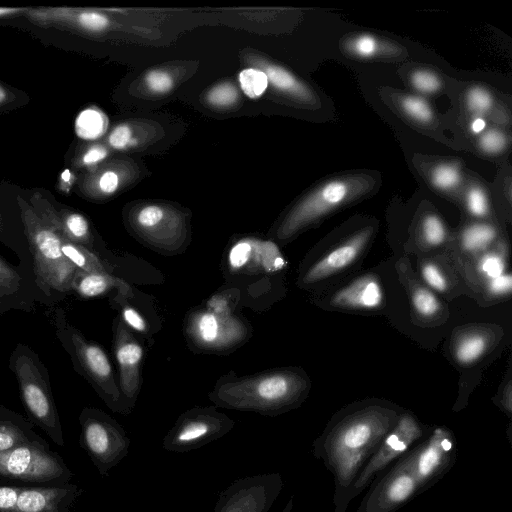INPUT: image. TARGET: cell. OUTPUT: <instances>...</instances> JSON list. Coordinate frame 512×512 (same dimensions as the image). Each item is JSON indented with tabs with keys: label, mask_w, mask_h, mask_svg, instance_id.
I'll return each mask as SVG.
<instances>
[{
	"label": "cell",
	"mask_w": 512,
	"mask_h": 512,
	"mask_svg": "<svg viewBox=\"0 0 512 512\" xmlns=\"http://www.w3.org/2000/svg\"><path fill=\"white\" fill-rule=\"evenodd\" d=\"M402 412L387 403H364L335 415L314 440L313 456L334 477V512Z\"/></svg>",
	"instance_id": "obj_1"
},
{
	"label": "cell",
	"mask_w": 512,
	"mask_h": 512,
	"mask_svg": "<svg viewBox=\"0 0 512 512\" xmlns=\"http://www.w3.org/2000/svg\"><path fill=\"white\" fill-rule=\"evenodd\" d=\"M301 380L286 370L223 380L210 399L223 408L276 416L297 407L303 400L306 386Z\"/></svg>",
	"instance_id": "obj_2"
},
{
	"label": "cell",
	"mask_w": 512,
	"mask_h": 512,
	"mask_svg": "<svg viewBox=\"0 0 512 512\" xmlns=\"http://www.w3.org/2000/svg\"><path fill=\"white\" fill-rule=\"evenodd\" d=\"M10 367L15 373L24 407L31 419L54 443L64 446L57 409L34 353L26 346L18 345L10 358Z\"/></svg>",
	"instance_id": "obj_3"
},
{
	"label": "cell",
	"mask_w": 512,
	"mask_h": 512,
	"mask_svg": "<svg viewBox=\"0 0 512 512\" xmlns=\"http://www.w3.org/2000/svg\"><path fill=\"white\" fill-rule=\"evenodd\" d=\"M368 188V180L360 178L359 175L327 180L292 207L277 229V238L280 240L291 238L302 229L364 193Z\"/></svg>",
	"instance_id": "obj_4"
},
{
	"label": "cell",
	"mask_w": 512,
	"mask_h": 512,
	"mask_svg": "<svg viewBox=\"0 0 512 512\" xmlns=\"http://www.w3.org/2000/svg\"><path fill=\"white\" fill-rule=\"evenodd\" d=\"M432 427L422 424L409 411H403L394 427L386 434L378 449L369 458L357 478L345 493L338 512H346L350 502L392 463L422 441Z\"/></svg>",
	"instance_id": "obj_5"
},
{
	"label": "cell",
	"mask_w": 512,
	"mask_h": 512,
	"mask_svg": "<svg viewBox=\"0 0 512 512\" xmlns=\"http://www.w3.org/2000/svg\"><path fill=\"white\" fill-rule=\"evenodd\" d=\"M79 420L81 445L99 474L107 476L127 456L131 440L124 428L101 410L84 409Z\"/></svg>",
	"instance_id": "obj_6"
},
{
	"label": "cell",
	"mask_w": 512,
	"mask_h": 512,
	"mask_svg": "<svg viewBox=\"0 0 512 512\" xmlns=\"http://www.w3.org/2000/svg\"><path fill=\"white\" fill-rule=\"evenodd\" d=\"M73 473L49 446L27 444L0 452V477L50 486L68 484Z\"/></svg>",
	"instance_id": "obj_7"
},
{
	"label": "cell",
	"mask_w": 512,
	"mask_h": 512,
	"mask_svg": "<svg viewBox=\"0 0 512 512\" xmlns=\"http://www.w3.org/2000/svg\"><path fill=\"white\" fill-rule=\"evenodd\" d=\"M58 336L107 405L114 411L124 413L121 393L115 384L111 363L103 349L87 341L75 328L59 321Z\"/></svg>",
	"instance_id": "obj_8"
},
{
	"label": "cell",
	"mask_w": 512,
	"mask_h": 512,
	"mask_svg": "<svg viewBox=\"0 0 512 512\" xmlns=\"http://www.w3.org/2000/svg\"><path fill=\"white\" fill-rule=\"evenodd\" d=\"M457 456L456 437L453 431L445 426L432 427L429 434L405 454L417 481L419 495L450 471Z\"/></svg>",
	"instance_id": "obj_9"
},
{
	"label": "cell",
	"mask_w": 512,
	"mask_h": 512,
	"mask_svg": "<svg viewBox=\"0 0 512 512\" xmlns=\"http://www.w3.org/2000/svg\"><path fill=\"white\" fill-rule=\"evenodd\" d=\"M235 422L214 407H194L181 414L162 441L165 451L197 450L229 433Z\"/></svg>",
	"instance_id": "obj_10"
},
{
	"label": "cell",
	"mask_w": 512,
	"mask_h": 512,
	"mask_svg": "<svg viewBox=\"0 0 512 512\" xmlns=\"http://www.w3.org/2000/svg\"><path fill=\"white\" fill-rule=\"evenodd\" d=\"M283 486L278 472L239 478L219 493L214 512H269Z\"/></svg>",
	"instance_id": "obj_11"
},
{
	"label": "cell",
	"mask_w": 512,
	"mask_h": 512,
	"mask_svg": "<svg viewBox=\"0 0 512 512\" xmlns=\"http://www.w3.org/2000/svg\"><path fill=\"white\" fill-rule=\"evenodd\" d=\"M418 495L417 481L403 455L371 482L354 512H396Z\"/></svg>",
	"instance_id": "obj_12"
},
{
	"label": "cell",
	"mask_w": 512,
	"mask_h": 512,
	"mask_svg": "<svg viewBox=\"0 0 512 512\" xmlns=\"http://www.w3.org/2000/svg\"><path fill=\"white\" fill-rule=\"evenodd\" d=\"M29 241L40 283L58 291L70 289L77 269L61 251V236L52 228L37 226L30 230Z\"/></svg>",
	"instance_id": "obj_13"
},
{
	"label": "cell",
	"mask_w": 512,
	"mask_h": 512,
	"mask_svg": "<svg viewBox=\"0 0 512 512\" xmlns=\"http://www.w3.org/2000/svg\"><path fill=\"white\" fill-rule=\"evenodd\" d=\"M132 224L147 241L168 246L179 238L182 228L180 215L159 204H145L137 208Z\"/></svg>",
	"instance_id": "obj_14"
},
{
	"label": "cell",
	"mask_w": 512,
	"mask_h": 512,
	"mask_svg": "<svg viewBox=\"0 0 512 512\" xmlns=\"http://www.w3.org/2000/svg\"><path fill=\"white\" fill-rule=\"evenodd\" d=\"M82 490L73 484L22 487L8 512H70Z\"/></svg>",
	"instance_id": "obj_15"
},
{
	"label": "cell",
	"mask_w": 512,
	"mask_h": 512,
	"mask_svg": "<svg viewBox=\"0 0 512 512\" xmlns=\"http://www.w3.org/2000/svg\"><path fill=\"white\" fill-rule=\"evenodd\" d=\"M115 356L120 371V391L125 398L124 405L128 413L140 388L143 349L121 323L117 329Z\"/></svg>",
	"instance_id": "obj_16"
},
{
	"label": "cell",
	"mask_w": 512,
	"mask_h": 512,
	"mask_svg": "<svg viewBox=\"0 0 512 512\" xmlns=\"http://www.w3.org/2000/svg\"><path fill=\"white\" fill-rule=\"evenodd\" d=\"M371 235V229H364L332 249L310 267L304 275L303 282L315 283L348 267L361 254Z\"/></svg>",
	"instance_id": "obj_17"
},
{
	"label": "cell",
	"mask_w": 512,
	"mask_h": 512,
	"mask_svg": "<svg viewBox=\"0 0 512 512\" xmlns=\"http://www.w3.org/2000/svg\"><path fill=\"white\" fill-rule=\"evenodd\" d=\"M383 290L375 277L359 278L339 290L332 303L338 307L372 309L381 305Z\"/></svg>",
	"instance_id": "obj_18"
},
{
	"label": "cell",
	"mask_w": 512,
	"mask_h": 512,
	"mask_svg": "<svg viewBox=\"0 0 512 512\" xmlns=\"http://www.w3.org/2000/svg\"><path fill=\"white\" fill-rule=\"evenodd\" d=\"M27 444L49 446L28 421L0 406V452Z\"/></svg>",
	"instance_id": "obj_19"
},
{
	"label": "cell",
	"mask_w": 512,
	"mask_h": 512,
	"mask_svg": "<svg viewBox=\"0 0 512 512\" xmlns=\"http://www.w3.org/2000/svg\"><path fill=\"white\" fill-rule=\"evenodd\" d=\"M250 62L266 74L268 83L278 91L302 102H312L311 89L284 67L259 57H252Z\"/></svg>",
	"instance_id": "obj_20"
},
{
	"label": "cell",
	"mask_w": 512,
	"mask_h": 512,
	"mask_svg": "<svg viewBox=\"0 0 512 512\" xmlns=\"http://www.w3.org/2000/svg\"><path fill=\"white\" fill-rule=\"evenodd\" d=\"M108 117L96 107L82 110L75 120V132L84 140H96L103 136L108 129Z\"/></svg>",
	"instance_id": "obj_21"
},
{
	"label": "cell",
	"mask_w": 512,
	"mask_h": 512,
	"mask_svg": "<svg viewBox=\"0 0 512 512\" xmlns=\"http://www.w3.org/2000/svg\"><path fill=\"white\" fill-rule=\"evenodd\" d=\"M115 283L116 280L107 272L77 271L71 288L83 298H93L108 292Z\"/></svg>",
	"instance_id": "obj_22"
},
{
	"label": "cell",
	"mask_w": 512,
	"mask_h": 512,
	"mask_svg": "<svg viewBox=\"0 0 512 512\" xmlns=\"http://www.w3.org/2000/svg\"><path fill=\"white\" fill-rule=\"evenodd\" d=\"M61 251L77 271L92 273L106 272L105 267L89 249L61 237Z\"/></svg>",
	"instance_id": "obj_23"
},
{
	"label": "cell",
	"mask_w": 512,
	"mask_h": 512,
	"mask_svg": "<svg viewBox=\"0 0 512 512\" xmlns=\"http://www.w3.org/2000/svg\"><path fill=\"white\" fill-rule=\"evenodd\" d=\"M496 237V230L488 224H473L462 234V244L468 251L477 252L488 247Z\"/></svg>",
	"instance_id": "obj_24"
},
{
	"label": "cell",
	"mask_w": 512,
	"mask_h": 512,
	"mask_svg": "<svg viewBox=\"0 0 512 512\" xmlns=\"http://www.w3.org/2000/svg\"><path fill=\"white\" fill-rule=\"evenodd\" d=\"M486 347L485 336L479 333L468 334L457 343L454 350L455 358L462 364L473 363L480 358Z\"/></svg>",
	"instance_id": "obj_25"
},
{
	"label": "cell",
	"mask_w": 512,
	"mask_h": 512,
	"mask_svg": "<svg viewBox=\"0 0 512 512\" xmlns=\"http://www.w3.org/2000/svg\"><path fill=\"white\" fill-rule=\"evenodd\" d=\"M62 238L88 249L90 228L86 218L79 213L68 214L63 222Z\"/></svg>",
	"instance_id": "obj_26"
},
{
	"label": "cell",
	"mask_w": 512,
	"mask_h": 512,
	"mask_svg": "<svg viewBox=\"0 0 512 512\" xmlns=\"http://www.w3.org/2000/svg\"><path fill=\"white\" fill-rule=\"evenodd\" d=\"M239 84L243 93L251 98H260L268 87V78L259 68L249 67L239 73Z\"/></svg>",
	"instance_id": "obj_27"
},
{
	"label": "cell",
	"mask_w": 512,
	"mask_h": 512,
	"mask_svg": "<svg viewBox=\"0 0 512 512\" xmlns=\"http://www.w3.org/2000/svg\"><path fill=\"white\" fill-rule=\"evenodd\" d=\"M195 332L197 338L206 346H213L220 342L222 326L219 318L212 312L202 313L196 321Z\"/></svg>",
	"instance_id": "obj_28"
},
{
	"label": "cell",
	"mask_w": 512,
	"mask_h": 512,
	"mask_svg": "<svg viewBox=\"0 0 512 512\" xmlns=\"http://www.w3.org/2000/svg\"><path fill=\"white\" fill-rule=\"evenodd\" d=\"M239 99L236 86L229 82H221L213 86L206 94L207 102L219 109H227L234 106Z\"/></svg>",
	"instance_id": "obj_29"
},
{
	"label": "cell",
	"mask_w": 512,
	"mask_h": 512,
	"mask_svg": "<svg viewBox=\"0 0 512 512\" xmlns=\"http://www.w3.org/2000/svg\"><path fill=\"white\" fill-rule=\"evenodd\" d=\"M108 144L118 151L129 150L137 145V137L132 125L121 123L113 128L108 136Z\"/></svg>",
	"instance_id": "obj_30"
},
{
	"label": "cell",
	"mask_w": 512,
	"mask_h": 512,
	"mask_svg": "<svg viewBox=\"0 0 512 512\" xmlns=\"http://www.w3.org/2000/svg\"><path fill=\"white\" fill-rule=\"evenodd\" d=\"M144 84L151 93L165 95L172 90L174 79L169 72L163 69H154L146 73Z\"/></svg>",
	"instance_id": "obj_31"
},
{
	"label": "cell",
	"mask_w": 512,
	"mask_h": 512,
	"mask_svg": "<svg viewBox=\"0 0 512 512\" xmlns=\"http://www.w3.org/2000/svg\"><path fill=\"white\" fill-rule=\"evenodd\" d=\"M461 179L460 169L455 164H441L432 173L433 184L442 190L455 187Z\"/></svg>",
	"instance_id": "obj_32"
},
{
	"label": "cell",
	"mask_w": 512,
	"mask_h": 512,
	"mask_svg": "<svg viewBox=\"0 0 512 512\" xmlns=\"http://www.w3.org/2000/svg\"><path fill=\"white\" fill-rule=\"evenodd\" d=\"M422 234L427 244L437 246L445 240L446 229L438 216L429 215L423 221Z\"/></svg>",
	"instance_id": "obj_33"
},
{
	"label": "cell",
	"mask_w": 512,
	"mask_h": 512,
	"mask_svg": "<svg viewBox=\"0 0 512 512\" xmlns=\"http://www.w3.org/2000/svg\"><path fill=\"white\" fill-rule=\"evenodd\" d=\"M412 302L415 310L422 316H431L439 310V302L436 296L425 288L414 291Z\"/></svg>",
	"instance_id": "obj_34"
},
{
	"label": "cell",
	"mask_w": 512,
	"mask_h": 512,
	"mask_svg": "<svg viewBox=\"0 0 512 512\" xmlns=\"http://www.w3.org/2000/svg\"><path fill=\"white\" fill-rule=\"evenodd\" d=\"M402 107L411 117L419 121H430L433 115L429 104L416 96L408 95L404 97Z\"/></svg>",
	"instance_id": "obj_35"
},
{
	"label": "cell",
	"mask_w": 512,
	"mask_h": 512,
	"mask_svg": "<svg viewBox=\"0 0 512 512\" xmlns=\"http://www.w3.org/2000/svg\"><path fill=\"white\" fill-rule=\"evenodd\" d=\"M125 180L124 172L116 169L104 171L98 179V189L103 195H112L119 190Z\"/></svg>",
	"instance_id": "obj_36"
},
{
	"label": "cell",
	"mask_w": 512,
	"mask_h": 512,
	"mask_svg": "<svg viewBox=\"0 0 512 512\" xmlns=\"http://www.w3.org/2000/svg\"><path fill=\"white\" fill-rule=\"evenodd\" d=\"M479 271L490 280L494 279L505 273V262L498 254L488 253L480 260Z\"/></svg>",
	"instance_id": "obj_37"
},
{
	"label": "cell",
	"mask_w": 512,
	"mask_h": 512,
	"mask_svg": "<svg viewBox=\"0 0 512 512\" xmlns=\"http://www.w3.org/2000/svg\"><path fill=\"white\" fill-rule=\"evenodd\" d=\"M414 87L424 93H433L440 87V80L436 74L427 70H417L411 76Z\"/></svg>",
	"instance_id": "obj_38"
},
{
	"label": "cell",
	"mask_w": 512,
	"mask_h": 512,
	"mask_svg": "<svg viewBox=\"0 0 512 512\" xmlns=\"http://www.w3.org/2000/svg\"><path fill=\"white\" fill-rule=\"evenodd\" d=\"M350 47L351 51L360 57L374 56L379 50L377 39L369 34H361L354 38Z\"/></svg>",
	"instance_id": "obj_39"
},
{
	"label": "cell",
	"mask_w": 512,
	"mask_h": 512,
	"mask_svg": "<svg viewBox=\"0 0 512 512\" xmlns=\"http://www.w3.org/2000/svg\"><path fill=\"white\" fill-rule=\"evenodd\" d=\"M467 207L470 213L477 217H483L488 213V199L480 187H473L469 190L467 194Z\"/></svg>",
	"instance_id": "obj_40"
},
{
	"label": "cell",
	"mask_w": 512,
	"mask_h": 512,
	"mask_svg": "<svg viewBox=\"0 0 512 512\" xmlns=\"http://www.w3.org/2000/svg\"><path fill=\"white\" fill-rule=\"evenodd\" d=\"M79 24L86 30L99 32L105 30L109 26V19L95 11H84L77 16Z\"/></svg>",
	"instance_id": "obj_41"
},
{
	"label": "cell",
	"mask_w": 512,
	"mask_h": 512,
	"mask_svg": "<svg viewBox=\"0 0 512 512\" xmlns=\"http://www.w3.org/2000/svg\"><path fill=\"white\" fill-rule=\"evenodd\" d=\"M467 104L474 112H486L492 105V97L486 89L474 87L467 95Z\"/></svg>",
	"instance_id": "obj_42"
},
{
	"label": "cell",
	"mask_w": 512,
	"mask_h": 512,
	"mask_svg": "<svg viewBox=\"0 0 512 512\" xmlns=\"http://www.w3.org/2000/svg\"><path fill=\"white\" fill-rule=\"evenodd\" d=\"M422 276L425 282L437 291H444L447 283L444 275L433 264H426L421 269Z\"/></svg>",
	"instance_id": "obj_43"
},
{
	"label": "cell",
	"mask_w": 512,
	"mask_h": 512,
	"mask_svg": "<svg viewBox=\"0 0 512 512\" xmlns=\"http://www.w3.org/2000/svg\"><path fill=\"white\" fill-rule=\"evenodd\" d=\"M480 145L486 152L494 153L504 148L506 139L499 131L491 130L482 136Z\"/></svg>",
	"instance_id": "obj_44"
},
{
	"label": "cell",
	"mask_w": 512,
	"mask_h": 512,
	"mask_svg": "<svg viewBox=\"0 0 512 512\" xmlns=\"http://www.w3.org/2000/svg\"><path fill=\"white\" fill-rule=\"evenodd\" d=\"M20 276L0 257V287L16 290L19 286Z\"/></svg>",
	"instance_id": "obj_45"
},
{
	"label": "cell",
	"mask_w": 512,
	"mask_h": 512,
	"mask_svg": "<svg viewBox=\"0 0 512 512\" xmlns=\"http://www.w3.org/2000/svg\"><path fill=\"white\" fill-rule=\"evenodd\" d=\"M21 486H0V512H8L16 503Z\"/></svg>",
	"instance_id": "obj_46"
},
{
	"label": "cell",
	"mask_w": 512,
	"mask_h": 512,
	"mask_svg": "<svg viewBox=\"0 0 512 512\" xmlns=\"http://www.w3.org/2000/svg\"><path fill=\"white\" fill-rule=\"evenodd\" d=\"M109 155L107 147L95 144L88 148L82 157V163L85 166H94L102 162Z\"/></svg>",
	"instance_id": "obj_47"
},
{
	"label": "cell",
	"mask_w": 512,
	"mask_h": 512,
	"mask_svg": "<svg viewBox=\"0 0 512 512\" xmlns=\"http://www.w3.org/2000/svg\"><path fill=\"white\" fill-rule=\"evenodd\" d=\"M122 317L124 322L133 330L138 332H145L147 330L145 320L135 309L124 307L122 309Z\"/></svg>",
	"instance_id": "obj_48"
},
{
	"label": "cell",
	"mask_w": 512,
	"mask_h": 512,
	"mask_svg": "<svg viewBox=\"0 0 512 512\" xmlns=\"http://www.w3.org/2000/svg\"><path fill=\"white\" fill-rule=\"evenodd\" d=\"M512 279L509 273H504L494 279L489 280V290L496 295L509 294L511 291Z\"/></svg>",
	"instance_id": "obj_49"
},
{
	"label": "cell",
	"mask_w": 512,
	"mask_h": 512,
	"mask_svg": "<svg viewBox=\"0 0 512 512\" xmlns=\"http://www.w3.org/2000/svg\"><path fill=\"white\" fill-rule=\"evenodd\" d=\"M485 125L486 123L482 118H476L472 122L471 128L475 133H478L485 127Z\"/></svg>",
	"instance_id": "obj_50"
},
{
	"label": "cell",
	"mask_w": 512,
	"mask_h": 512,
	"mask_svg": "<svg viewBox=\"0 0 512 512\" xmlns=\"http://www.w3.org/2000/svg\"><path fill=\"white\" fill-rule=\"evenodd\" d=\"M293 507H294V496L291 495V497L288 499L287 503L285 504V506L281 512H292Z\"/></svg>",
	"instance_id": "obj_51"
},
{
	"label": "cell",
	"mask_w": 512,
	"mask_h": 512,
	"mask_svg": "<svg viewBox=\"0 0 512 512\" xmlns=\"http://www.w3.org/2000/svg\"><path fill=\"white\" fill-rule=\"evenodd\" d=\"M14 12H16L15 9L0 8V16L6 15V14H10V13H14Z\"/></svg>",
	"instance_id": "obj_52"
},
{
	"label": "cell",
	"mask_w": 512,
	"mask_h": 512,
	"mask_svg": "<svg viewBox=\"0 0 512 512\" xmlns=\"http://www.w3.org/2000/svg\"><path fill=\"white\" fill-rule=\"evenodd\" d=\"M6 98L5 90L0 86V103H2Z\"/></svg>",
	"instance_id": "obj_53"
}]
</instances>
